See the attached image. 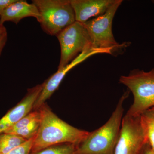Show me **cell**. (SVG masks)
<instances>
[{"label":"cell","mask_w":154,"mask_h":154,"mask_svg":"<svg viewBox=\"0 0 154 154\" xmlns=\"http://www.w3.org/2000/svg\"><path fill=\"white\" fill-rule=\"evenodd\" d=\"M16 0H0V16L8 6Z\"/></svg>","instance_id":"e0dca14e"},{"label":"cell","mask_w":154,"mask_h":154,"mask_svg":"<svg viewBox=\"0 0 154 154\" xmlns=\"http://www.w3.org/2000/svg\"><path fill=\"white\" fill-rule=\"evenodd\" d=\"M138 154H154V150L147 141Z\"/></svg>","instance_id":"ac0fdd59"},{"label":"cell","mask_w":154,"mask_h":154,"mask_svg":"<svg viewBox=\"0 0 154 154\" xmlns=\"http://www.w3.org/2000/svg\"><path fill=\"white\" fill-rule=\"evenodd\" d=\"M41 120L40 110H32L4 133L16 135L29 140L36 136Z\"/></svg>","instance_id":"7c38bea8"},{"label":"cell","mask_w":154,"mask_h":154,"mask_svg":"<svg viewBox=\"0 0 154 154\" xmlns=\"http://www.w3.org/2000/svg\"><path fill=\"white\" fill-rule=\"evenodd\" d=\"M41 120L33 140L30 153L58 144L78 145L89 132L78 129L64 121L53 112L46 103L39 108Z\"/></svg>","instance_id":"6da1fadb"},{"label":"cell","mask_w":154,"mask_h":154,"mask_svg":"<svg viewBox=\"0 0 154 154\" xmlns=\"http://www.w3.org/2000/svg\"><path fill=\"white\" fill-rule=\"evenodd\" d=\"M76 146L72 143L58 144L30 154H75Z\"/></svg>","instance_id":"9a60e30c"},{"label":"cell","mask_w":154,"mask_h":154,"mask_svg":"<svg viewBox=\"0 0 154 154\" xmlns=\"http://www.w3.org/2000/svg\"><path fill=\"white\" fill-rule=\"evenodd\" d=\"M60 47L58 69L64 67L81 53L93 48L91 38L84 24L75 22L56 36Z\"/></svg>","instance_id":"8992f818"},{"label":"cell","mask_w":154,"mask_h":154,"mask_svg":"<svg viewBox=\"0 0 154 154\" xmlns=\"http://www.w3.org/2000/svg\"><path fill=\"white\" fill-rule=\"evenodd\" d=\"M7 40H8V33L7 32L0 37V55L2 54L3 48H4L7 43Z\"/></svg>","instance_id":"d6986e66"},{"label":"cell","mask_w":154,"mask_h":154,"mask_svg":"<svg viewBox=\"0 0 154 154\" xmlns=\"http://www.w3.org/2000/svg\"><path fill=\"white\" fill-rule=\"evenodd\" d=\"M147 142L146 134L141 115L125 114L122 121L114 154H138Z\"/></svg>","instance_id":"52a82bcc"},{"label":"cell","mask_w":154,"mask_h":154,"mask_svg":"<svg viewBox=\"0 0 154 154\" xmlns=\"http://www.w3.org/2000/svg\"><path fill=\"white\" fill-rule=\"evenodd\" d=\"M32 3L38 9L41 28L48 35L57 36L76 22L70 0H33Z\"/></svg>","instance_id":"277c9868"},{"label":"cell","mask_w":154,"mask_h":154,"mask_svg":"<svg viewBox=\"0 0 154 154\" xmlns=\"http://www.w3.org/2000/svg\"><path fill=\"white\" fill-rule=\"evenodd\" d=\"M34 137L26 141L7 154H30Z\"/></svg>","instance_id":"2e32d148"},{"label":"cell","mask_w":154,"mask_h":154,"mask_svg":"<svg viewBox=\"0 0 154 154\" xmlns=\"http://www.w3.org/2000/svg\"><path fill=\"white\" fill-rule=\"evenodd\" d=\"M119 82L132 93L134 101L126 114L141 115L154 107V68L149 71L135 69L127 75H122Z\"/></svg>","instance_id":"3957f363"},{"label":"cell","mask_w":154,"mask_h":154,"mask_svg":"<svg viewBox=\"0 0 154 154\" xmlns=\"http://www.w3.org/2000/svg\"><path fill=\"white\" fill-rule=\"evenodd\" d=\"M7 32V29L4 25L0 24V37Z\"/></svg>","instance_id":"ffe728a7"},{"label":"cell","mask_w":154,"mask_h":154,"mask_svg":"<svg viewBox=\"0 0 154 154\" xmlns=\"http://www.w3.org/2000/svg\"><path fill=\"white\" fill-rule=\"evenodd\" d=\"M152 2L154 4V1H152Z\"/></svg>","instance_id":"44dd1931"},{"label":"cell","mask_w":154,"mask_h":154,"mask_svg":"<svg viewBox=\"0 0 154 154\" xmlns=\"http://www.w3.org/2000/svg\"><path fill=\"white\" fill-rule=\"evenodd\" d=\"M76 22L85 23L103 15L116 0H70Z\"/></svg>","instance_id":"30bf717a"},{"label":"cell","mask_w":154,"mask_h":154,"mask_svg":"<svg viewBox=\"0 0 154 154\" xmlns=\"http://www.w3.org/2000/svg\"><path fill=\"white\" fill-rule=\"evenodd\" d=\"M122 2L116 0L103 15L83 23L95 49H110L115 52L127 46L125 43L119 44L116 40L112 31L113 18Z\"/></svg>","instance_id":"5b68a950"},{"label":"cell","mask_w":154,"mask_h":154,"mask_svg":"<svg viewBox=\"0 0 154 154\" xmlns=\"http://www.w3.org/2000/svg\"><path fill=\"white\" fill-rule=\"evenodd\" d=\"M43 86L42 83L28 89L27 94L22 100L0 119V134L5 131L32 111Z\"/></svg>","instance_id":"9c48e42d"},{"label":"cell","mask_w":154,"mask_h":154,"mask_svg":"<svg viewBox=\"0 0 154 154\" xmlns=\"http://www.w3.org/2000/svg\"><path fill=\"white\" fill-rule=\"evenodd\" d=\"M129 94V91L125 92L108 121L98 129L89 132L77 145L75 154H114L123 117V103Z\"/></svg>","instance_id":"7a4b0ae2"},{"label":"cell","mask_w":154,"mask_h":154,"mask_svg":"<svg viewBox=\"0 0 154 154\" xmlns=\"http://www.w3.org/2000/svg\"><path fill=\"white\" fill-rule=\"evenodd\" d=\"M148 143L154 150V107L141 115Z\"/></svg>","instance_id":"5bb4252c"},{"label":"cell","mask_w":154,"mask_h":154,"mask_svg":"<svg viewBox=\"0 0 154 154\" xmlns=\"http://www.w3.org/2000/svg\"><path fill=\"white\" fill-rule=\"evenodd\" d=\"M29 17H34L39 22L40 15L36 6L26 1L16 0L1 15L0 24L4 25L5 22H11L17 25L22 19Z\"/></svg>","instance_id":"8fae6325"},{"label":"cell","mask_w":154,"mask_h":154,"mask_svg":"<svg viewBox=\"0 0 154 154\" xmlns=\"http://www.w3.org/2000/svg\"><path fill=\"white\" fill-rule=\"evenodd\" d=\"M98 54H110V50L108 49H92L87 51L81 53L64 67L58 69L55 73L43 83V88L33 105L32 110H38L45 103L46 100L50 98L59 88L66 75L70 70L88 57Z\"/></svg>","instance_id":"ba28073f"},{"label":"cell","mask_w":154,"mask_h":154,"mask_svg":"<svg viewBox=\"0 0 154 154\" xmlns=\"http://www.w3.org/2000/svg\"><path fill=\"white\" fill-rule=\"evenodd\" d=\"M27 140L16 135L0 134V154H8Z\"/></svg>","instance_id":"4fadbf2b"}]
</instances>
